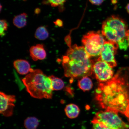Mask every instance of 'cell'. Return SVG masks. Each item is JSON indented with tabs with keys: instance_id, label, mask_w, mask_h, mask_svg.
I'll return each mask as SVG.
<instances>
[{
	"instance_id": "4fadbf2b",
	"label": "cell",
	"mask_w": 129,
	"mask_h": 129,
	"mask_svg": "<svg viewBox=\"0 0 129 129\" xmlns=\"http://www.w3.org/2000/svg\"><path fill=\"white\" fill-rule=\"evenodd\" d=\"M27 14L25 13L15 16L13 19V23L17 28H21L27 25Z\"/></svg>"
},
{
	"instance_id": "7a4b0ae2",
	"label": "cell",
	"mask_w": 129,
	"mask_h": 129,
	"mask_svg": "<svg viewBox=\"0 0 129 129\" xmlns=\"http://www.w3.org/2000/svg\"><path fill=\"white\" fill-rule=\"evenodd\" d=\"M70 41H66L69 48L62 60L64 75L73 79L92 75L93 62L91 56L83 46L76 45L71 46Z\"/></svg>"
},
{
	"instance_id": "2e32d148",
	"label": "cell",
	"mask_w": 129,
	"mask_h": 129,
	"mask_svg": "<svg viewBox=\"0 0 129 129\" xmlns=\"http://www.w3.org/2000/svg\"><path fill=\"white\" fill-rule=\"evenodd\" d=\"M49 36V33L46 27L40 26L37 28L35 34V38L39 40H46Z\"/></svg>"
},
{
	"instance_id": "7c38bea8",
	"label": "cell",
	"mask_w": 129,
	"mask_h": 129,
	"mask_svg": "<svg viewBox=\"0 0 129 129\" xmlns=\"http://www.w3.org/2000/svg\"><path fill=\"white\" fill-rule=\"evenodd\" d=\"M80 111L78 106L73 104L67 105L64 109L66 115L71 119L75 118L78 117Z\"/></svg>"
},
{
	"instance_id": "6da1fadb",
	"label": "cell",
	"mask_w": 129,
	"mask_h": 129,
	"mask_svg": "<svg viewBox=\"0 0 129 129\" xmlns=\"http://www.w3.org/2000/svg\"><path fill=\"white\" fill-rule=\"evenodd\" d=\"M95 94L102 108L125 115L129 105V68H122L111 79L100 83Z\"/></svg>"
},
{
	"instance_id": "ba28073f",
	"label": "cell",
	"mask_w": 129,
	"mask_h": 129,
	"mask_svg": "<svg viewBox=\"0 0 129 129\" xmlns=\"http://www.w3.org/2000/svg\"><path fill=\"white\" fill-rule=\"evenodd\" d=\"M118 48V45L117 43L109 41H105L100 57L111 67H115L117 65L115 55Z\"/></svg>"
},
{
	"instance_id": "30bf717a",
	"label": "cell",
	"mask_w": 129,
	"mask_h": 129,
	"mask_svg": "<svg viewBox=\"0 0 129 129\" xmlns=\"http://www.w3.org/2000/svg\"><path fill=\"white\" fill-rule=\"evenodd\" d=\"M30 56L34 61L42 60L46 58V53L44 46L42 44H38L30 48Z\"/></svg>"
},
{
	"instance_id": "8fae6325",
	"label": "cell",
	"mask_w": 129,
	"mask_h": 129,
	"mask_svg": "<svg viewBox=\"0 0 129 129\" xmlns=\"http://www.w3.org/2000/svg\"><path fill=\"white\" fill-rule=\"evenodd\" d=\"M13 64L16 70L20 75H26L33 70L28 61L23 59L16 60L14 61Z\"/></svg>"
},
{
	"instance_id": "5b68a950",
	"label": "cell",
	"mask_w": 129,
	"mask_h": 129,
	"mask_svg": "<svg viewBox=\"0 0 129 129\" xmlns=\"http://www.w3.org/2000/svg\"><path fill=\"white\" fill-rule=\"evenodd\" d=\"M105 42L104 36L99 31L89 32L82 39L84 47L91 56L100 55Z\"/></svg>"
},
{
	"instance_id": "ac0fdd59",
	"label": "cell",
	"mask_w": 129,
	"mask_h": 129,
	"mask_svg": "<svg viewBox=\"0 0 129 129\" xmlns=\"http://www.w3.org/2000/svg\"><path fill=\"white\" fill-rule=\"evenodd\" d=\"M1 25V32L0 35L1 37H3L5 35V32L7 31L8 28V24L7 21L5 20H1L0 21Z\"/></svg>"
},
{
	"instance_id": "44dd1931",
	"label": "cell",
	"mask_w": 129,
	"mask_h": 129,
	"mask_svg": "<svg viewBox=\"0 0 129 129\" xmlns=\"http://www.w3.org/2000/svg\"><path fill=\"white\" fill-rule=\"evenodd\" d=\"M54 25L56 26L61 27L63 26V22L62 21L59 19H57L54 22Z\"/></svg>"
},
{
	"instance_id": "cb8c5ba5",
	"label": "cell",
	"mask_w": 129,
	"mask_h": 129,
	"mask_svg": "<svg viewBox=\"0 0 129 129\" xmlns=\"http://www.w3.org/2000/svg\"><path fill=\"white\" fill-rule=\"evenodd\" d=\"M125 115L126 116L128 117L129 119V105L128 106V108H127L126 112L125 113Z\"/></svg>"
},
{
	"instance_id": "484cf974",
	"label": "cell",
	"mask_w": 129,
	"mask_h": 129,
	"mask_svg": "<svg viewBox=\"0 0 129 129\" xmlns=\"http://www.w3.org/2000/svg\"><path fill=\"white\" fill-rule=\"evenodd\" d=\"M126 9L127 12H128L129 14V3L128 5H127L126 7Z\"/></svg>"
},
{
	"instance_id": "d4e9b609",
	"label": "cell",
	"mask_w": 129,
	"mask_h": 129,
	"mask_svg": "<svg viewBox=\"0 0 129 129\" xmlns=\"http://www.w3.org/2000/svg\"><path fill=\"white\" fill-rule=\"evenodd\" d=\"M126 37L127 42H128V46H129V30H127L126 34Z\"/></svg>"
},
{
	"instance_id": "8992f818",
	"label": "cell",
	"mask_w": 129,
	"mask_h": 129,
	"mask_svg": "<svg viewBox=\"0 0 129 129\" xmlns=\"http://www.w3.org/2000/svg\"><path fill=\"white\" fill-rule=\"evenodd\" d=\"M118 113L105 110L97 113L93 120L101 122L111 129H129V125L119 116Z\"/></svg>"
},
{
	"instance_id": "7402d4cb",
	"label": "cell",
	"mask_w": 129,
	"mask_h": 129,
	"mask_svg": "<svg viewBox=\"0 0 129 129\" xmlns=\"http://www.w3.org/2000/svg\"><path fill=\"white\" fill-rule=\"evenodd\" d=\"M89 1L93 5H99L102 4L104 0H89Z\"/></svg>"
},
{
	"instance_id": "e0dca14e",
	"label": "cell",
	"mask_w": 129,
	"mask_h": 129,
	"mask_svg": "<svg viewBox=\"0 0 129 129\" xmlns=\"http://www.w3.org/2000/svg\"><path fill=\"white\" fill-rule=\"evenodd\" d=\"M49 77L52 81L53 91H59L64 88V83L61 79L53 75Z\"/></svg>"
},
{
	"instance_id": "603a6c76",
	"label": "cell",
	"mask_w": 129,
	"mask_h": 129,
	"mask_svg": "<svg viewBox=\"0 0 129 129\" xmlns=\"http://www.w3.org/2000/svg\"><path fill=\"white\" fill-rule=\"evenodd\" d=\"M40 12H41V10L39 8H37L35 9V14H38L40 13Z\"/></svg>"
},
{
	"instance_id": "d6986e66",
	"label": "cell",
	"mask_w": 129,
	"mask_h": 129,
	"mask_svg": "<svg viewBox=\"0 0 129 129\" xmlns=\"http://www.w3.org/2000/svg\"><path fill=\"white\" fill-rule=\"evenodd\" d=\"M93 125L92 129H111L101 122L93 120L92 121Z\"/></svg>"
},
{
	"instance_id": "9c48e42d",
	"label": "cell",
	"mask_w": 129,
	"mask_h": 129,
	"mask_svg": "<svg viewBox=\"0 0 129 129\" xmlns=\"http://www.w3.org/2000/svg\"><path fill=\"white\" fill-rule=\"evenodd\" d=\"M16 101L15 96L13 95H7L4 92L0 93L1 109L0 112L4 117H9L13 114Z\"/></svg>"
},
{
	"instance_id": "9a60e30c",
	"label": "cell",
	"mask_w": 129,
	"mask_h": 129,
	"mask_svg": "<svg viewBox=\"0 0 129 129\" xmlns=\"http://www.w3.org/2000/svg\"><path fill=\"white\" fill-rule=\"evenodd\" d=\"M39 122V120L36 117H29L24 121V126L26 129H37Z\"/></svg>"
},
{
	"instance_id": "5bb4252c",
	"label": "cell",
	"mask_w": 129,
	"mask_h": 129,
	"mask_svg": "<svg viewBox=\"0 0 129 129\" xmlns=\"http://www.w3.org/2000/svg\"><path fill=\"white\" fill-rule=\"evenodd\" d=\"M78 86L83 91H88L92 88L93 84L91 80L88 77H83L78 82Z\"/></svg>"
},
{
	"instance_id": "ffe728a7",
	"label": "cell",
	"mask_w": 129,
	"mask_h": 129,
	"mask_svg": "<svg viewBox=\"0 0 129 129\" xmlns=\"http://www.w3.org/2000/svg\"><path fill=\"white\" fill-rule=\"evenodd\" d=\"M48 2L53 7L61 5L65 2L66 0H48Z\"/></svg>"
},
{
	"instance_id": "52a82bcc",
	"label": "cell",
	"mask_w": 129,
	"mask_h": 129,
	"mask_svg": "<svg viewBox=\"0 0 129 129\" xmlns=\"http://www.w3.org/2000/svg\"><path fill=\"white\" fill-rule=\"evenodd\" d=\"M92 75H94L99 83H104L112 78L114 72L112 68L100 57L96 61L92 60Z\"/></svg>"
},
{
	"instance_id": "3957f363",
	"label": "cell",
	"mask_w": 129,
	"mask_h": 129,
	"mask_svg": "<svg viewBox=\"0 0 129 129\" xmlns=\"http://www.w3.org/2000/svg\"><path fill=\"white\" fill-rule=\"evenodd\" d=\"M27 91L32 97L37 99L52 98V81L40 69L33 70L22 79Z\"/></svg>"
},
{
	"instance_id": "277c9868",
	"label": "cell",
	"mask_w": 129,
	"mask_h": 129,
	"mask_svg": "<svg viewBox=\"0 0 129 129\" xmlns=\"http://www.w3.org/2000/svg\"><path fill=\"white\" fill-rule=\"evenodd\" d=\"M127 31L124 21L113 15L103 22L101 32L108 41L117 43L120 49L126 50L129 46L126 37Z\"/></svg>"
}]
</instances>
